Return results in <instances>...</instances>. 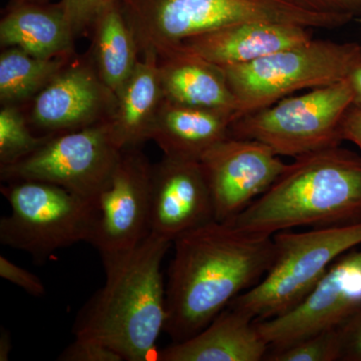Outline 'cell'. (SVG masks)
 Masks as SVG:
<instances>
[{"instance_id": "cell-1", "label": "cell", "mask_w": 361, "mask_h": 361, "mask_svg": "<svg viewBox=\"0 0 361 361\" xmlns=\"http://www.w3.org/2000/svg\"><path fill=\"white\" fill-rule=\"evenodd\" d=\"M173 244L165 325L173 342L205 329L262 279L274 258L273 236L249 234L216 220L180 235Z\"/></svg>"}, {"instance_id": "cell-2", "label": "cell", "mask_w": 361, "mask_h": 361, "mask_svg": "<svg viewBox=\"0 0 361 361\" xmlns=\"http://www.w3.org/2000/svg\"><path fill=\"white\" fill-rule=\"evenodd\" d=\"M172 244L151 234L133 250L103 261L106 282L78 313L75 338L104 344L123 360H157L167 322L161 262Z\"/></svg>"}, {"instance_id": "cell-3", "label": "cell", "mask_w": 361, "mask_h": 361, "mask_svg": "<svg viewBox=\"0 0 361 361\" xmlns=\"http://www.w3.org/2000/svg\"><path fill=\"white\" fill-rule=\"evenodd\" d=\"M360 220L361 156L339 145L295 158L270 189L227 223L272 237L297 227Z\"/></svg>"}, {"instance_id": "cell-4", "label": "cell", "mask_w": 361, "mask_h": 361, "mask_svg": "<svg viewBox=\"0 0 361 361\" xmlns=\"http://www.w3.org/2000/svg\"><path fill=\"white\" fill-rule=\"evenodd\" d=\"M135 33L140 54L163 56L186 40L249 20L307 28L339 27L350 18L317 13L293 0H118Z\"/></svg>"}, {"instance_id": "cell-5", "label": "cell", "mask_w": 361, "mask_h": 361, "mask_svg": "<svg viewBox=\"0 0 361 361\" xmlns=\"http://www.w3.org/2000/svg\"><path fill=\"white\" fill-rule=\"evenodd\" d=\"M273 241L274 258L269 269L255 286L230 304L255 322L295 307L337 258L361 245V220L310 231L285 230L273 235Z\"/></svg>"}, {"instance_id": "cell-6", "label": "cell", "mask_w": 361, "mask_h": 361, "mask_svg": "<svg viewBox=\"0 0 361 361\" xmlns=\"http://www.w3.org/2000/svg\"><path fill=\"white\" fill-rule=\"evenodd\" d=\"M361 56L355 42L310 39L224 71L240 116L267 108L298 90H313L348 78Z\"/></svg>"}, {"instance_id": "cell-7", "label": "cell", "mask_w": 361, "mask_h": 361, "mask_svg": "<svg viewBox=\"0 0 361 361\" xmlns=\"http://www.w3.org/2000/svg\"><path fill=\"white\" fill-rule=\"evenodd\" d=\"M11 213L0 219L2 245L25 251L44 262L59 249L90 243L97 202L40 180H14L1 187Z\"/></svg>"}, {"instance_id": "cell-8", "label": "cell", "mask_w": 361, "mask_h": 361, "mask_svg": "<svg viewBox=\"0 0 361 361\" xmlns=\"http://www.w3.org/2000/svg\"><path fill=\"white\" fill-rule=\"evenodd\" d=\"M353 104V90L345 78L240 116L230 135L262 142L278 156L298 158L339 146L342 123Z\"/></svg>"}, {"instance_id": "cell-9", "label": "cell", "mask_w": 361, "mask_h": 361, "mask_svg": "<svg viewBox=\"0 0 361 361\" xmlns=\"http://www.w3.org/2000/svg\"><path fill=\"white\" fill-rule=\"evenodd\" d=\"M106 121L51 135L25 158L0 167L4 182L40 180L97 202L122 155Z\"/></svg>"}, {"instance_id": "cell-10", "label": "cell", "mask_w": 361, "mask_h": 361, "mask_svg": "<svg viewBox=\"0 0 361 361\" xmlns=\"http://www.w3.org/2000/svg\"><path fill=\"white\" fill-rule=\"evenodd\" d=\"M152 175L153 165L140 148L123 149L97 200L90 244L103 261L133 250L151 235Z\"/></svg>"}, {"instance_id": "cell-11", "label": "cell", "mask_w": 361, "mask_h": 361, "mask_svg": "<svg viewBox=\"0 0 361 361\" xmlns=\"http://www.w3.org/2000/svg\"><path fill=\"white\" fill-rule=\"evenodd\" d=\"M361 308V249L336 259L312 290L284 314L255 322L269 349L337 329Z\"/></svg>"}, {"instance_id": "cell-12", "label": "cell", "mask_w": 361, "mask_h": 361, "mask_svg": "<svg viewBox=\"0 0 361 361\" xmlns=\"http://www.w3.org/2000/svg\"><path fill=\"white\" fill-rule=\"evenodd\" d=\"M200 161L219 222L243 212L288 167L262 142L232 135L209 149Z\"/></svg>"}, {"instance_id": "cell-13", "label": "cell", "mask_w": 361, "mask_h": 361, "mask_svg": "<svg viewBox=\"0 0 361 361\" xmlns=\"http://www.w3.org/2000/svg\"><path fill=\"white\" fill-rule=\"evenodd\" d=\"M116 96L87 63H68L33 99L30 121L58 135L89 127L110 118Z\"/></svg>"}, {"instance_id": "cell-14", "label": "cell", "mask_w": 361, "mask_h": 361, "mask_svg": "<svg viewBox=\"0 0 361 361\" xmlns=\"http://www.w3.org/2000/svg\"><path fill=\"white\" fill-rule=\"evenodd\" d=\"M214 220L212 195L200 161L164 157L153 165L151 234L173 242Z\"/></svg>"}, {"instance_id": "cell-15", "label": "cell", "mask_w": 361, "mask_h": 361, "mask_svg": "<svg viewBox=\"0 0 361 361\" xmlns=\"http://www.w3.org/2000/svg\"><path fill=\"white\" fill-rule=\"evenodd\" d=\"M310 28L266 20H249L192 37L186 51L221 68L245 65L278 51L310 42Z\"/></svg>"}, {"instance_id": "cell-16", "label": "cell", "mask_w": 361, "mask_h": 361, "mask_svg": "<svg viewBox=\"0 0 361 361\" xmlns=\"http://www.w3.org/2000/svg\"><path fill=\"white\" fill-rule=\"evenodd\" d=\"M255 322L228 306L205 329L158 351L159 361H260L269 351Z\"/></svg>"}, {"instance_id": "cell-17", "label": "cell", "mask_w": 361, "mask_h": 361, "mask_svg": "<svg viewBox=\"0 0 361 361\" xmlns=\"http://www.w3.org/2000/svg\"><path fill=\"white\" fill-rule=\"evenodd\" d=\"M234 114L173 103L164 99L149 141L164 157L200 161L209 149L229 137Z\"/></svg>"}, {"instance_id": "cell-18", "label": "cell", "mask_w": 361, "mask_h": 361, "mask_svg": "<svg viewBox=\"0 0 361 361\" xmlns=\"http://www.w3.org/2000/svg\"><path fill=\"white\" fill-rule=\"evenodd\" d=\"M116 96L113 114L106 120L111 137L122 151L140 148L145 142L149 141L165 99L155 51L142 52L132 75Z\"/></svg>"}, {"instance_id": "cell-19", "label": "cell", "mask_w": 361, "mask_h": 361, "mask_svg": "<svg viewBox=\"0 0 361 361\" xmlns=\"http://www.w3.org/2000/svg\"><path fill=\"white\" fill-rule=\"evenodd\" d=\"M164 97L173 103L237 115V102L224 71L180 45L158 56Z\"/></svg>"}, {"instance_id": "cell-20", "label": "cell", "mask_w": 361, "mask_h": 361, "mask_svg": "<svg viewBox=\"0 0 361 361\" xmlns=\"http://www.w3.org/2000/svg\"><path fill=\"white\" fill-rule=\"evenodd\" d=\"M75 37L61 4L18 0L0 21V44L35 58H71Z\"/></svg>"}, {"instance_id": "cell-21", "label": "cell", "mask_w": 361, "mask_h": 361, "mask_svg": "<svg viewBox=\"0 0 361 361\" xmlns=\"http://www.w3.org/2000/svg\"><path fill=\"white\" fill-rule=\"evenodd\" d=\"M92 30V66L102 82L116 94L139 63L137 39L118 2L99 18Z\"/></svg>"}, {"instance_id": "cell-22", "label": "cell", "mask_w": 361, "mask_h": 361, "mask_svg": "<svg viewBox=\"0 0 361 361\" xmlns=\"http://www.w3.org/2000/svg\"><path fill=\"white\" fill-rule=\"evenodd\" d=\"M70 61L71 58H35L18 47H6L0 54L2 106L35 99Z\"/></svg>"}, {"instance_id": "cell-23", "label": "cell", "mask_w": 361, "mask_h": 361, "mask_svg": "<svg viewBox=\"0 0 361 361\" xmlns=\"http://www.w3.org/2000/svg\"><path fill=\"white\" fill-rule=\"evenodd\" d=\"M51 135L32 134L28 122L18 108L8 104L0 111V167L11 165L33 153Z\"/></svg>"}, {"instance_id": "cell-24", "label": "cell", "mask_w": 361, "mask_h": 361, "mask_svg": "<svg viewBox=\"0 0 361 361\" xmlns=\"http://www.w3.org/2000/svg\"><path fill=\"white\" fill-rule=\"evenodd\" d=\"M268 361H336L341 360L338 329L325 330L276 349H269Z\"/></svg>"}, {"instance_id": "cell-25", "label": "cell", "mask_w": 361, "mask_h": 361, "mask_svg": "<svg viewBox=\"0 0 361 361\" xmlns=\"http://www.w3.org/2000/svg\"><path fill=\"white\" fill-rule=\"evenodd\" d=\"M118 0H61V8L75 39L92 30L99 18Z\"/></svg>"}, {"instance_id": "cell-26", "label": "cell", "mask_w": 361, "mask_h": 361, "mask_svg": "<svg viewBox=\"0 0 361 361\" xmlns=\"http://www.w3.org/2000/svg\"><path fill=\"white\" fill-rule=\"evenodd\" d=\"M61 361H123L113 349L99 342L75 338L59 356Z\"/></svg>"}, {"instance_id": "cell-27", "label": "cell", "mask_w": 361, "mask_h": 361, "mask_svg": "<svg viewBox=\"0 0 361 361\" xmlns=\"http://www.w3.org/2000/svg\"><path fill=\"white\" fill-rule=\"evenodd\" d=\"M0 276L20 287L30 295L40 297L45 294L44 284L37 275L16 265L4 255L0 256Z\"/></svg>"}, {"instance_id": "cell-28", "label": "cell", "mask_w": 361, "mask_h": 361, "mask_svg": "<svg viewBox=\"0 0 361 361\" xmlns=\"http://www.w3.org/2000/svg\"><path fill=\"white\" fill-rule=\"evenodd\" d=\"M341 360L361 361V308L338 329Z\"/></svg>"}, {"instance_id": "cell-29", "label": "cell", "mask_w": 361, "mask_h": 361, "mask_svg": "<svg viewBox=\"0 0 361 361\" xmlns=\"http://www.w3.org/2000/svg\"><path fill=\"white\" fill-rule=\"evenodd\" d=\"M299 6L317 13L337 14L353 20L361 13V0H293Z\"/></svg>"}, {"instance_id": "cell-30", "label": "cell", "mask_w": 361, "mask_h": 361, "mask_svg": "<svg viewBox=\"0 0 361 361\" xmlns=\"http://www.w3.org/2000/svg\"><path fill=\"white\" fill-rule=\"evenodd\" d=\"M342 139L353 142L361 149V108L355 104L346 113L342 123Z\"/></svg>"}, {"instance_id": "cell-31", "label": "cell", "mask_w": 361, "mask_h": 361, "mask_svg": "<svg viewBox=\"0 0 361 361\" xmlns=\"http://www.w3.org/2000/svg\"><path fill=\"white\" fill-rule=\"evenodd\" d=\"M348 80L353 92V104L361 108V56L349 73Z\"/></svg>"}, {"instance_id": "cell-32", "label": "cell", "mask_w": 361, "mask_h": 361, "mask_svg": "<svg viewBox=\"0 0 361 361\" xmlns=\"http://www.w3.org/2000/svg\"><path fill=\"white\" fill-rule=\"evenodd\" d=\"M11 350V336H9L8 332H2L1 339H0V360L6 361L8 360Z\"/></svg>"}, {"instance_id": "cell-33", "label": "cell", "mask_w": 361, "mask_h": 361, "mask_svg": "<svg viewBox=\"0 0 361 361\" xmlns=\"http://www.w3.org/2000/svg\"><path fill=\"white\" fill-rule=\"evenodd\" d=\"M27 1L40 2V4H49L51 0H27Z\"/></svg>"}]
</instances>
